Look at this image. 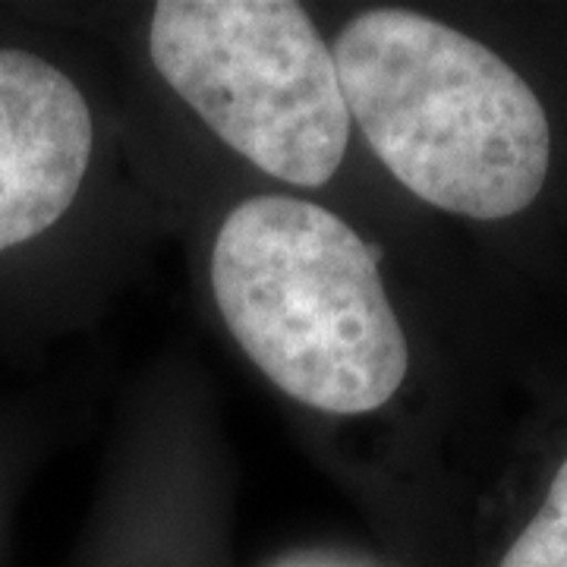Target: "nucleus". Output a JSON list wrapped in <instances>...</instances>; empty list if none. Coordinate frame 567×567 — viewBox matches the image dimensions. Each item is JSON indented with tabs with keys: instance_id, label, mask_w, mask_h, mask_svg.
<instances>
[{
	"instance_id": "obj_1",
	"label": "nucleus",
	"mask_w": 567,
	"mask_h": 567,
	"mask_svg": "<svg viewBox=\"0 0 567 567\" xmlns=\"http://www.w3.org/2000/svg\"><path fill=\"white\" fill-rule=\"evenodd\" d=\"M350 121L413 196L480 221L543 193V102L483 41L410 10H369L334 39Z\"/></svg>"
},
{
	"instance_id": "obj_5",
	"label": "nucleus",
	"mask_w": 567,
	"mask_h": 567,
	"mask_svg": "<svg viewBox=\"0 0 567 567\" xmlns=\"http://www.w3.org/2000/svg\"><path fill=\"white\" fill-rule=\"evenodd\" d=\"M498 567H567V461L555 473L539 514L514 539Z\"/></svg>"
},
{
	"instance_id": "obj_4",
	"label": "nucleus",
	"mask_w": 567,
	"mask_h": 567,
	"mask_svg": "<svg viewBox=\"0 0 567 567\" xmlns=\"http://www.w3.org/2000/svg\"><path fill=\"white\" fill-rule=\"evenodd\" d=\"M92 158V114L58 66L0 51V252L73 205Z\"/></svg>"
},
{
	"instance_id": "obj_3",
	"label": "nucleus",
	"mask_w": 567,
	"mask_h": 567,
	"mask_svg": "<svg viewBox=\"0 0 567 567\" xmlns=\"http://www.w3.org/2000/svg\"><path fill=\"white\" fill-rule=\"evenodd\" d=\"M152 63L205 126L293 186H322L350 140L334 54L290 0H164Z\"/></svg>"
},
{
	"instance_id": "obj_2",
	"label": "nucleus",
	"mask_w": 567,
	"mask_h": 567,
	"mask_svg": "<svg viewBox=\"0 0 567 567\" xmlns=\"http://www.w3.org/2000/svg\"><path fill=\"white\" fill-rule=\"evenodd\" d=\"M212 290L244 353L293 401L353 416L388 404L410 350L365 240L322 205L252 196L215 237Z\"/></svg>"
}]
</instances>
